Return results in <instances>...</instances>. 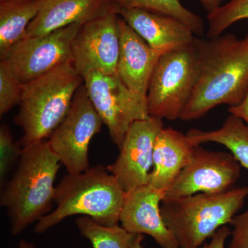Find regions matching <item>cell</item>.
<instances>
[{"mask_svg": "<svg viewBox=\"0 0 248 248\" xmlns=\"http://www.w3.org/2000/svg\"><path fill=\"white\" fill-rule=\"evenodd\" d=\"M116 13L152 48L164 53L191 43L195 36L177 18L138 9H117Z\"/></svg>", "mask_w": 248, "mask_h": 248, "instance_id": "obj_16", "label": "cell"}, {"mask_svg": "<svg viewBox=\"0 0 248 248\" xmlns=\"http://www.w3.org/2000/svg\"><path fill=\"white\" fill-rule=\"evenodd\" d=\"M76 224L81 234L89 240L93 248H129L138 235L129 232L119 225L103 226L89 217L77 218Z\"/></svg>", "mask_w": 248, "mask_h": 248, "instance_id": "obj_21", "label": "cell"}, {"mask_svg": "<svg viewBox=\"0 0 248 248\" xmlns=\"http://www.w3.org/2000/svg\"><path fill=\"white\" fill-rule=\"evenodd\" d=\"M19 248H34V245L31 244V243L27 242V241H22L19 242Z\"/></svg>", "mask_w": 248, "mask_h": 248, "instance_id": "obj_30", "label": "cell"}, {"mask_svg": "<svg viewBox=\"0 0 248 248\" xmlns=\"http://www.w3.org/2000/svg\"><path fill=\"white\" fill-rule=\"evenodd\" d=\"M195 146L186 135L170 127H164L155 141L153 169L148 185L166 192L188 164Z\"/></svg>", "mask_w": 248, "mask_h": 248, "instance_id": "obj_17", "label": "cell"}, {"mask_svg": "<svg viewBox=\"0 0 248 248\" xmlns=\"http://www.w3.org/2000/svg\"><path fill=\"white\" fill-rule=\"evenodd\" d=\"M231 225L233 229L228 248H248V208L244 213L235 215Z\"/></svg>", "mask_w": 248, "mask_h": 248, "instance_id": "obj_25", "label": "cell"}, {"mask_svg": "<svg viewBox=\"0 0 248 248\" xmlns=\"http://www.w3.org/2000/svg\"><path fill=\"white\" fill-rule=\"evenodd\" d=\"M245 19H248V0H231L208 13L207 38H215L223 35V32L233 24Z\"/></svg>", "mask_w": 248, "mask_h": 248, "instance_id": "obj_22", "label": "cell"}, {"mask_svg": "<svg viewBox=\"0 0 248 248\" xmlns=\"http://www.w3.org/2000/svg\"><path fill=\"white\" fill-rule=\"evenodd\" d=\"M81 24H74L47 35L23 38L0 57L23 84L72 60V49Z\"/></svg>", "mask_w": 248, "mask_h": 248, "instance_id": "obj_9", "label": "cell"}, {"mask_svg": "<svg viewBox=\"0 0 248 248\" xmlns=\"http://www.w3.org/2000/svg\"><path fill=\"white\" fill-rule=\"evenodd\" d=\"M115 11L111 0H45L23 38L47 35L74 24H84Z\"/></svg>", "mask_w": 248, "mask_h": 248, "instance_id": "obj_15", "label": "cell"}, {"mask_svg": "<svg viewBox=\"0 0 248 248\" xmlns=\"http://www.w3.org/2000/svg\"><path fill=\"white\" fill-rule=\"evenodd\" d=\"M164 127L162 120L153 117L130 125L118 157L107 167L125 193L149 184L155 141Z\"/></svg>", "mask_w": 248, "mask_h": 248, "instance_id": "obj_12", "label": "cell"}, {"mask_svg": "<svg viewBox=\"0 0 248 248\" xmlns=\"http://www.w3.org/2000/svg\"><path fill=\"white\" fill-rule=\"evenodd\" d=\"M93 107L108 129L119 150L130 125L149 118L148 107L133 94L117 76L90 71L82 75Z\"/></svg>", "mask_w": 248, "mask_h": 248, "instance_id": "obj_7", "label": "cell"}, {"mask_svg": "<svg viewBox=\"0 0 248 248\" xmlns=\"http://www.w3.org/2000/svg\"><path fill=\"white\" fill-rule=\"evenodd\" d=\"M200 1L204 9L210 13L221 6L222 0H200Z\"/></svg>", "mask_w": 248, "mask_h": 248, "instance_id": "obj_28", "label": "cell"}, {"mask_svg": "<svg viewBox=\"0 0 248 248\" xmlns=\"http://www.w3.org/2000/svg\"><path fill=\"white\" fill-rule=\"evenodd\" d=\"M241 166L231 153L208 151L195 146L188 164L181 171L165 195L164 201L197 193L218 194L234 188Z\"/></svg>", "mask_w": 248, "mask_h": 248, "instance_id": "obj_10", "label": "cell"}, {"mask_svg": "<svg viewBox=\"0 0 248 248\" xmlns=\"http://www.w3.org/2000/svg\"><path fill=\"white\" fill-rule=\"evenodd\" d=\"M231 235V231L227 226L221 227L212 236L210 242L205 243L199 248H226L227 239Z\"/></svg>", "mask_w": 248, "mask_h": 248, "instance_id": "obj_26", "label": "cell"}, {"mask_svg": "<svg viewBox=\"0 0 248 248\" xmlns=\"http://www.w3.org/2000/svg\"><path fill=\"white\" fill-rule=\"evenodd\" d=\"M198 76L179 120H199L214 108L239 105L248 90V33H228L212 39L195 37Z\"/></svg>", "mask_w": 248, "mask_h": 248, "instance_id": "obj_1", "label": "cell"}, {"mask_svg": "<svg viewBox=\"0 0 248 248\" xmlns=\"http://www.w3.org/2000/svg\"><path fill=\"white\" fill-rule=\"evenodd\" d=\"M120 50L117 74L128 89L147 104L155 65L163 53L152 48L120 17Z\"/></svg>", "mask_w": 248, "mask_h": 248, "instance_id": "obj_14", "label": "cell"}, {"mask_svg": "<svg viewBox=\"0 0 248 248\" xmlns=\"http://www.w3.org/2000/svg\"><path fill=\"white\" fill-rule=\"evenodd\" d=\"M228 112L244 121L248 127V90L244 100L239 105L230 107Z\"/></svg>", "mask_w": 248, "mask_h": 248, "instance_id": "obj_27", "label": "cell"}, {"mask_svg": "<svg viewBox=\"0 0 248 248\" xmlns=\"http://www.w3.org/2000/svg\"><path fill=\"white\" fill-rule=\"evenodd\" d=\"M143 240V234L137 235L136 239H135V241H134L133 245L129 248H144L143 247V246H142Z\"/></svg>", "mask_w": 248, "mask_h": 248, "instance_id": "obj_29", "label": "cell"}, {"mask_svg": "<svg viewBox=\"0 0 248 248\" xmlns=\"http://www.w3.org/2000/svg\"><path fill=\"white\" fill-rule=\"evenodd\" d=\"M45 0H7L0 2V57L22 40Z\"/></svg>", "mask_w": 248, "mask_h": 248, "instance_id": "obj_18", "label": "cell"}, {"mask_svg": "<svg viewBox=\"0 0 248 248\" xmlns=\"http://www.w3.org/2000/svg\"><path fill=\"white\" fill-rule=\"evenodd\" d=\"M103 124L83 83L75 94L66 117L48 139L52 151L68 174L89 169V144L100 132Z\"/></svg>", "mask_w": 248, "mask_h": 248, "instance_id": "obj_8", "label": "cell"}, {"mask_svg": "<svg viewBox=\"0 0 248 248\" xmlns=\"http://www.w3.org/2000/svg\"><path fill=\"white\" fill-rule=\"evenodd\" d=\"M60 164L47 140L23 146L17 169L4 186L0 200L7 209L12 234H20L50 213Z\"/></svg>", "mask_w": 248, "mask_h": 248, "instance_id": "obj_2", "label": "cell"}, {"mask_svg": "<svg viewBox=\"0 0 248 248\" xmlns=\"http://www.w3.org/2000/svg\"><path fill=\"white\" fill-rule=\"evenodd\" d=\"M248 197L246 186L223 193H197L163 201L161 213L179 248H199L221 227L231 224Z\"/></svg>", "mask_w": 248, "mask_h": 248, "instance_id": "obj_5", "label": "cell"}, {"mask_svg": "<svg viewBox=\"0 0 248 248\" xmlns=\"http://www.w3.org/2000/svg\"><path fill=\"white\" fill-rule=\"evenodd\" d=\"M125 197L116 178L101 165L68 174L55 187L56 208L39 220L34 231L42 234L73 215L89 217L103 226H116Z\"/></svg>", "mask_w": 248, "mask_h": 248, "instance_id": "obj_3", "label": "cell"}, {"mask_svg": "<svg viewBox=\"0 0 248 248\" xmlns=\"http://www.w3.org/2000/svg\"><path fill=\"white\" fill-rule=\"evenodd\" d=\"M120 16L109 13L85 23L72 49V60L82 76L90 71L106 75L117 73L120 50Z\"/></svg>", "mask_w": 248, "mask_h": 248, "instance_id": "obj_11", "label": "cell"}, {"mask_svg": "<svg viewBox=\"0 0 248 248\" xmlns=\"http://www.w3.org/2000/svg\"><path fill=\"white\" fill-rule=\"evenodd\" d=\"M83 76L73 60L24 83L15 122L23 130L22 146L50 138L66 117Z\"/></svg>", "mask_w": 248, "mask_h": 248, "instance_id": "obj_4", "label": "cell"}, {"mask_svg": "<svg viewBox=\"0 0 248 248\" xmlns=\"http://www.w3.org/2000/svg\"><path fill=\"white\" fill-rule=\"evenodd\" d=\"M165 195L166 191L148 184L126 192L120 222L129 232L149 235L161 248H179L161 215L160 203Z\"/></svg>", "mask_w": 248, "mask_h": 248, "instance_id": "obj_13", "label": "cell"}, {"mask_svg": "<svg viewBox=\"0 0 248 248\" xmlns=\"http://www.w3.org/2000/svg\"><path fill=\"white\" fill-rule=\"evenodd\" d=\"M198 70L195 40L161 55L147 92L149 115L162 120L179 119L195 89Z\"/></svg>", "mask_w": 248, "mask_h": 248, "instance_id": "obj_6", "label": "cell"}, {"mask_svg": "<svg viewBox=\"0 0 248 248\" xmlns=\"http://www.w3.org/2000/svg\"><path fill=\"white\" fill-rule=\"evenodd\" d=\"M186 135L194 146L213 142L226 147L241 167L248 169V127L239 117L228 116L217 130L190 129Z\"/></svg>", "mask_w": 248, "mask_h": 248, "instance_id": "obj_19", "label": "cell"}, {"mask_svg": "<svg viewBox=\"0 0 248 248\" xmlns=\"http://www.w3.org/2000/svg\"><path fill=\"white\" fill-rule=\"evenodd\" d=\"M21 143H15L14 137L7 125L0 128V182L4 186L5 178L10 169L22 155Z\"/></svg>", "mask_w": 248, "mask_h": 248, "instance_id": "obj_24", "label": "cell"}, {"mask_svg": "<svg viewBox=\"0 0 248 248\" xmlns=\"http://www.w3.org/2000/svg\"><path fill=\"white\" fill-rule=\"evenodd\" d=\"M115 9H138L177 18L195 35L202 37L205 31L203 19L183 6L179 0H111Z\"/></svg>", "mask_w": 248, "mask_h": 248, "instance_id": "obj_20", "label": "cell"}, {"mask_svg": "<svg viewBox=\"0 0 248 248\" xmlns=\"http://www.w3.org/2000/svg\"><path fill=\"white\" fill-rule=\"evenodd\" d=\"M7 1V0H0V2H1V1Z\"/></svg>", "mask_w": 248, "mask_h": 248, "instance_id": "obj_31", "label": "cell"}, {"mask_svg": "<svg viewBox=\"0 0 248 248\" xmlns=\"http://www.w3.org/2000/svg\"><path fill=\"white\" fill-rule=\"evenodd\" d=\"M24 84L16 78L9 67L0 61V115L2 117L16 106L19 105Z\"/></svg>", "mask_w": 248, "mask_h": 248, "instance_id": "obj_23", "label": "cell"}]
</instances>
